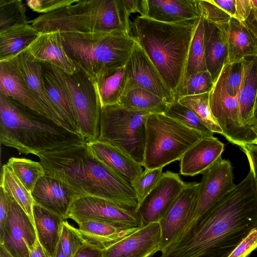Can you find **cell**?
I'll return each instance as SVG.
<instances>
[{"label":"cell","mask_w":257,"mask_h":257,"mask_svg":"<svg viewBox=\"0 0 257 257\" xmlns=\"http://www.w3.org/2000/svg\"><path fill=\"white\" fill-rule=\"evenodd\" d=\"M31 194L35 203L64 220L72 204L80 196L62 180L47 174L38 180Z\"/></svg>","instance_id":"ac0fdd59"},{"label":"cell","mask_w":257,"mask_h":257,"mask_svg":"<svg viewBox=\"0 0 257 257\" xmlns=\"http://www.w3.org/2000/svg\"><path fill=\"white\" fill-rule=\"evenodd\" d=\"M76 230L84 244L105 251L138 228L117 223L87 220L77 223Z\"/></svg>","instance_id":"7402d4cb"},{"label":"cell","mask_w":257,"mask_h":257,"mask_svg":"<svg viewBox=\"0 0 257 257\" xmlns=\"http://www.w3.org/2000/svg\"><path fill=\"white\" fill-rule=\"evenodd\" d=\"M214 82L208 71L185 76L175 94V100L182 97L209 93Z\"/></svg>","instance_id":"74e56055"},{"label":"cell","mask_w":257,"mask_h":257,"mask_svg":"<svg viewBox=\"0 0 257 257\" xmlns=\"http://www.w3.org/2000/svg\"><path fill=\"white\" fill-rule=\"evenodd\" d=\"M211 1L231 18H235V0H211Z\"/></svg>","instance_id":"f5cc1de1"},{"label":"cell","mask_w":257,"mask_h":257,"mask_svg":"<svg viewBox=\"0 0 257 257\" xmlns=\"http://www.w3.org/2000/svg\"><path fill=\"white\" fill-rule=\"evenodd\" d=\"M37 156L46 174L62 180L79 196L103 198L137 212L138 200L132 182L94 157L86 142Z\"/></svg>","instance_id":"7a4b0ae2"},{"label":"cell","mask_w":257,"mask_h":257,"mask_svg":"<svg viewBox=\"0 0 257 257\" xmlns=\"http://www.w3.org/2000/svg\"><path fill=\"white\" fill-rule=\"evenodd\" d=\"M242 62L243 78L239 93V111L243 124L252 132L250 126L254 123L253 112L257 91V56L246 57Z\"/></svg>","instance_id":"f1b7e54d"},{"label":"cell","mask_w":257,"mask_h":257,"mask_svg":"<svg viewBox=\"0 0 257 257\" xmlns=\"http://www.w3.org/2000/svg\"><path fill=\"white\" fill-rule=\"evenodd\" d=\"M243 78L242 61L229 63L226 78V87L228 93L233 96L239 92Z\"/></svg>","instance_id":"f6af8a7d"},{"label":"cell","mask_w":257,"mask_h":257,"mask_svg":"<svg viewBox=\"0 0 257 257\" xmlns=\"http://www.w3.org/2000/svg\"><path fill=\"white\" fill-rule=\"evenodd\" d=\"M224 150V145L217 138L203 137L180 159V174L185 176L202 174L222 158Z\"/></svg>","instance_id":"44dd1931"},{"label":"cell","mask_w":257,"mask_h":257,"mask_svg":"<svg viewBox=\"0 0 257 257\" xmlns=\"http://www.w3.org/2000/svg\"><path fill=\"white\" fill-rule=\"evenodd\" d=\"M15 60L20 72L48 113L49 118L72 132L69 125L58 112L45 91L40 63L31 60L25 50L15 57Z\"/></svg>","instance_id":"603a6c76"},{"label":"cell","mask_w":257,"mask_h":257,"mask_svg":"<svg viewBox=\"0 0 257 257\" xmlns=\"http://www.w3.org/2000/svg\"><path fill=\"white\" fill-rule=\"evenodd\" d=\"M118 103L131 110L150 114H164L168 106V103L163 99L139 88L125 91Z\"/></svg>","instance_id":"d6a6232c"},{"label":"cell","mask_w":257,"mask_h":257,"mask_svg":"<svg viewBox=\"0 0 257 257\" xmlns=\"http://www.w3.org/2000/svg\"><path fill=\"white\" fill-rule=\"evenodd\" d=\"M4 191L8 211L0 244H3L13 257H30L29 248L34 246L38 241L35 225L15 198Z\"/></svg>","instance_id":"4fadbf2b"},{"label":"cell","mask_w":257,"mask_h":257,"mask_svg":"<svg viewBox=\"0 0 257 257\" xmlns=\"http://www.w3.org/2000/svg\"><path fill=\"white\" fill-rule=\"evenodd\" d=\"M150 114L129 110L118 103L101 107L97 140L120 150L143 166Z\"/></svg>","instance_id":"ba28073f"},{"label":"cell","mask_w":257,"mask_h":257,"mask_svg":"<svg viewBox=\"0 0 257 257\" xmlns=\"http://www.w3.org/2000/svg\"><path fill=\"white\" fill-rule=\"evenodd\" d=\"M240 148L247 157L257 190V145L248 143Z\"/></svg>","instance_id":"7dc6e473"},{"label":"cell","mask_w":257,"mask_h":257,"mask_svg":"<svg viewBox=\"0 0 257 257\" xmlns=\"http://www.w3.org/2000/svg\"><path fill=\"white\" fill-rule=\"evenodd\" d=\"M94 81L101 107L117 104L125 88V66L106 70L100 73Z\"/></svg>","instance_id":"1f68e13d"},{"label":"cell","mask_w":257,"mask_h":257,"mask_svg":"<svg viewBox=\"0 0 257 257\" xmlns=\"http://www.w3.org/2000/svg\"><path fill=\"white\" fill-rule=\"evenodd\" d=\"M51 119L0 93V142L36 155L86 142Z\"/></svg>","instance_id":"277c9868"},{"label":"cell","mask_w":257,"mask_h":257,"mask_svg":"<svg viewBox=\"0 0 257 257\" xmlns=\"http://www.w3.org/2000/svg\"><path fill=\"white\" fill-rule=\"evenodd\" d=\"M199 187V183H186L181 193L159 222L161 227V252L193 220Z\"/></svg>","instance_id":"9a60e30c"},{"label":"cell","mask_w":257,"mask_h":257,"mask_svg":"<svg viewBox=\"0 0 257 257\" xmlns=\"http://www.w3.org/2000/svg\"><path fill=\"white\" fill-rule=\"evenodd\" d=\"M53 257H68L62 250L59 242Z\"/></svg>","instance_id":"9f6ffc18"},{"label":"cell","mask_w":257,"mask_h":257,"mask_svg":"<svg viewBox=\"0 0 257 257\" xmlns=\"http://www.w3.org/2000/svg\"><path fill=\"white\" fill-rule=\"evenodd\" d=\"M104 251L84 244L73 257H102Z\"/></svg>","instance_id":"816d5d0a"},{"label":"cell","mask_w":257,"mask_h":257,"mask_svg":"<svg viewBox=\"0 0 257 257\" xmlns=\"http://www.w3.org/2000/svg\"><path fill=\"white\" fill-rule=\"evenodd\" d=\"M125 69L126 83L124 91L139 88L152 92L168 104L175 101L174 92L164 82L155 66L137 42L125 64Z\"/></svg>","instance_id":"7c38bea8"},{"label":"cell","mask_w":257,"mask_h":257,"mask_svg":"<svg viewBox=\"0 0 257 257\" xmlns=\"http://www.w3.org/2000/svg\"><path fill=\"white\" fill-rule=\"evenodd\" d=\"M163 168L161 167L154 169H145L132 182L137 196L139 207L160 180L163 174Z\"/></svg>","instance_id":"60d3db41"},{"label":"cell","mask_w":257,"mask_h":257,"mask_svg":"<svg viewBox=\"0 0 257 257\" xmlns=\"http://www.w3.org/2000/svg\"><path fill=\"white\" fill-rule=\"evenodd\" d=\"M78 0H29L28 7L34 12L47 14L77 2Z\"/></svg>","instance_id":"ee69618b"},{"label":"cell","mask_w":257,"mask_h":257,"mask_svg":"<svg viewBox=\"0 0 257 257\" xmlns=\"http://www.w3.org/2000/svg\"><path fill=\"white\" fill-rule=\"evenodd\" d=\"M203 71H207V70L205 62L203 19L200 17L190 46L184 77Z\"/></svg>","instance_id":"d590c367"},{"label":"cell","mask_w":257,"mask_h":257,"mask_svg":"<svg viewBox=\"0 0 257 257\" xmlns=\"http://www.w3.org/2000/svg\"><path fill=\"white\" fill-rule=\"evenodd\" d=\"M178 101L193 111L212 132L222 135V130L210 107L209 93L184 96Z\"/></svg>","instance_id":"8d00e7d4"},{"label":"cell","mask_w":257,"mask_h":257,"mask_svg":"<svg viewBox=\"0 0 257 257\" xmlns=\"http://www.w3.org/2000/svg\"><path fill=\"white\" fill-rule=\"evenodd\" d=\"M164 114L199 132L205 137L213 136L214 133L193 111L177 100L168 104V108Z\"/></svg>","instance_id":"f35d334b"},{"label":"cell","mask_w":257,"mask_h":257,"mask_svg":"<svg viewBox=\"0 0 257 257\" xmlns=\"http://www.w3.org/2000/svg\"><path fill=\"white\" fill-rule=\"evenodd\" d=\"M28 24L21 0H0V31Z\"/></svg>","instance_id":"ab89813d"},{"label":"cell","mask_w":257,"mask_h":257,"mask_svg":"<svg viewBox=\"0 0 257 257\" xmlns=\"http://www.w3.org/2000/svg\"><path fill=\"white\" fill-rule=\"evenodd\" d=\"M7 164L31 192L38 180L46 174L40 162L28 159L12 157Z\"/></svg>","instance_id":"e575fe53"},{"label":"cell","mask_w":257,"mask_h":257,"mask_svg":"<svg viewBox=\"0 0 257 257\" xmlns=\"http://www.w3.org/2000/svg\"><path fill=\"white\" fill-rule=\"evenodd\" d=\"M59 243L63 252L68 257H73L84 245L77 232L76 228L65 220L62 222Z\"/></svg>","instance_id":"b9f144b4"},{"label":"cell","mask_w":257,"mask_h":257,"mask_svg":"<svg viewBox=\"0 0 257 257\" xmlns=\"http://www.w3.org/2000/svg\"><path fill=\"white\" fill-rule=\"evenodd\" d=\"M33 218L38 240L51 257L58 244L62 222L60 216L34 203Z\"/></svg>","instance_id":"f546056e"},{"label":"cell","mask_w":257,"mask_h":257,"mask_svg":"<svg viewBox=\"0 0 257 257\" xmlns=\"http://www.w3.org/2000/svg\"><path fill=\"white\" fill-rule=\"evenodd\" d=\"M257 227V190L251 171L219 202L191 221L160 257H228Z\"/></svg>","instance_id":"6da1fadb"},{"label":"cell","mask_w":257,"mask_h":257,"mask_svg":"<svg viewBox=\"0 0 257 257\" xmlns=\"http://www.w3.org/2000/svg\"><path fill=\"white\" fill-rule=\"evenodd\" d=\"M257 248V227L253 229L228 257H248Z\"/></svg>","instance_id":"bcb514c9"},{"label":"cell","mask_w":257,"mask_h":257,"mask_svg":"<svg viewBox=\"0 0 257 257\" xmlns=\"http://www.w3.org/2000/svg\"><path fill=\"white\" fill-rule=\"evenodd\" d=\"M203 26L206 65L214 83L227 59L228 46L225 26H218L204 19Z\"/></svg>","instance_id":"484cf974"},{"label":"cell","mask_w":257,"mask_h":257,"mask_svg":"<svg viewBox=\"0 0 257 257\" xmlns=\"http://www.w3.org/2000/svg\"><path fill=\"white\" fill-rule=\"evenodd\" d=\"M198 12L201 17L220 27H224L231 17L213 4L211 0H196Z\"/></svg>","instance_id":"7bdbcfd3"},{"label":"cell","mask_w":257,"mask_h":257,"mask_svg":"<svg viewBox=\"0 0 257 257\" xmlns=\"http://www.w3.org/2000/svg\"><path fill=\"white\" fill-rule=\"evenodd\" d=\"M61 38L75 66L93 80L106 70L124 66L136 44L130 35L115 32H65Z\"/></svg>","instance_id":"8992f818"},{"label":"cell","mask_w":257,"mask_h":257,"mask_svg":"<svg viewBox=\"0 0 257 257\" xmlns=\"http://www.w3.org/2000/svg\"><path fill=\"white\" fill-rule=\"evenodd\" d=\"M203 137L199 132L165 114H151L146 122L143 166L145 169L164 168L180 160Z\"/></svg>","instance_id":"52a82bcc"},{"label":"cell","mask_w":257,"mask_h":257,"mask_svg":"<svg viewBox=\"0 0 257 257\" xmlns=\"http://www.w3.org/2000/svg\"><path fill=\"white\" fill-rule=\"evenodd\" d=\"M224 30L229 63L241 62L247 57L257 56V38L242 22L231 18Z\"/></svg>","instance_id":"83f0119b"},{"label":"cell","mask_w":257,"mask_h":257,"mask_svg":"<svg viewBox=\"0 0 257 257\" xmlns=\"http://www.w3.org/2000/svg\"><path fill=\"white\" fill-rule=\"evenodd\" d=\"M40 64L45 89L49 99L62 118L69 125L72 132L81 136L76 125L68 90L55 66L47 63H40Z\"/></svg>","instance_id":"cb8c5ba5"},{"label":"cell","mask_w":257,"mask_h":257,"mask_svg":"<svg viewBox=\"0 0 257 257\" xmlns=\"http://www.w3.org/2000/svg\"><path fill=\"white\" fill-rule=\"evenodd\" d=\"M8 211V203L6 193L0 186V241L3 238Z\"/></svg>","instance_id":"c3c4849f"},{"label":"cell","mask_w":257,"mask_h":257,"mask_svg":"<svg viewBox=\"0 0 257 257\" xmlns=\"http://www.w3.org/2000/svg\"><path fill=\"white\" fill-rule=\"evenodd\" d=\"M200 18L167 23L140 16L131 23L130 35L174 95L184 77L190 46Z\"/></svg>","instance_id":"3957f363"},{"label":"cell","mask_w":257,"mask_h":257,"mask_svg":"<svg viewBox=\"0 0 257 257\" xmlns=\"http://www.w3.org/2000/svg\"><path fill=\"white\" fill-rule=\"evenodd\" d=\"M185 185L178 173L169 171L163 173L157 185L139 207L137 212L142 226L159 222Z\"/></svg>","instance_id":"2e32d148"},{"label":"cell","mask_w":257,"mask_h":257,"mask_svg":"<svg viewBox=\"0 0 257 257\" xmlns=\"http://www.w3.org/2000/svg\"><path fill=\"white\" fill-rule=\"evenodd\" d=\"M147 17L167 23L200 18L196 0H147Z\"/></svg>","instance_id":"4316f807"},{"label":"cell","mask_w":257,"mask_h":257,"mask_svg":"<svg viewBox=\"0 0 257 257\" xmlns=\"http://www.w3.org/2000/svg\"><path fill=\"white\" fill-rule=\"evenodd\" d=\"M0 93L49 118L20 72L15 57L0 62Z\"/></svg>","instance_id":"d6986e66"},{"label":"cell","mask_w":257,"mask_h":257,"mask_svg":"<svg viewBox=\"0 0 257 257\" xmlns=\"http://www.w3.org/2000/svg\"><path fill=\"white\" fill-rule=\"evenodd\" d=\"M160 240L159 223H151L104 251L102 257H151L160 251Z\"/></svg>","instance_id":"e0dca14e"},{"label":"cell","mask_w":257,"mask_h":257,"mask_svg":"<svg viewBox=\"0 0 257 257\" xmlns=\"http://www.w3.org/2000/svg\"><path fill=\"white\" fill-rule=\"evenodd\" d=\"M25 51L33 61L52 64L67 74L76 69L65 52L59 31L40 32Z\"/></svg>","instance_id":"ffe728a7"},{"label":"cell","mask_w":257,"mask_h":257,"mask_svg":"<svg viewBox=\"0 0 257 257\" xmlns=\"http://www.w3.org/2000/svg\"><path fill=\"white\" fill-rule=\"evenodd\" d=\"M0 186L15 198L34 224L33 207L35 202L31 192L7 164L2 168Z\"/></svg>","instance_id":"836d02e7"},{"label":"cell","mask_w":257,"mask_h":257,"mask_svg":"<svg viewBox=\"0 0 257 257\" xmlns=\"http://www.w3.org/2000/svg\"><path fill=\"white\" fill-rule=\"evenodd\" d=\"M76 67L73 73L68 74L55 66L68 90L79 134L87 141H95L99 134V98L94 81L81 68Z\"/></svg>","instance_id":"9c48e42d"},{"label":"cell","mask_w":257,"mask_h":257,"mask_svg":"<svg viewBox=\"0 0 257 257\" xmlns=\"http://www.w3.org/2000/svg\"><path fill=\"white\" fill-rule=\"evenodd\" d=\"M250 128L252 132L253 133L255 137V140L252 144L257 145V123L252 124L250 126Z\"/></svg>","instance_id":"91938a15"},{"label":"cell","mask_w":257,"mask_h":257,"mask_svg":"<svg viewBox=\"0 0 257 257\" xmlns=\"http://www.w3.org/2000/svg\"><path fill=\"white\" fill-rule=\"evenodd\" d=\"M251 10V0H235V19L240 22L246 20Z\"/></svg>","instance_id":"f907efd6"},{"label":"cell","mask_w":257,"mask_h":257,"mask_svg":"<svg viewBox=\"0 0 257 257\" xmlns=\"http://www.w3.org/2000/svg\"><path fill=\"white\" fill-rule=\"evenodd\" d=\"M122 0H78L31 21L40 32L121 33L130 35L131 21Z\"/></svg>","instance_id":"5b68a950"},{"label":"cell","mask_w":257,"mask_h":257,"mask_svg":"<svg viewBox=\"0 0 257 257\" xmlns=\"http://www.w3.org/2000/svg\"><path fill=\"white\" fill-rule=\"evenodd\" d=\"M40 32L28 24L0 31V62L9 60L25 50Z\"/></svg>","instance_id":"4dcf8cb0"},{"label":"cell","mask_w":257,"mask_h":257,"mask_svg":"<svg viewBox=\"0 0 257 257\" xmlns=\"http://www.w3.org/2000/svg\"><path fill=\"white\" fill-rule=\"evenodd\" d=\"M228 67L229 63L226 61L209 92V105L222 130V135L230 143L240 147L252 143L255 137L243 124L239 107V92L234 96L228 92L226 78Z\"/></svg>","instance_id":"30bf717a"},{"label":"cell","mask_w":257,"mask_h":257,"mask_svg":"<svg viewBox=\"0 0 257 257\" xmlns=\"http://www.w3.org/2000/svg\"><path fill=\"white\" fill-rule=\"evenodd\" d=\"M202 175L192 221L219 202L236 186L234 183L233 168L228 160L221 158Z\"/></svg>","instance_id":"5bb4252c"},{"label":"cell","mask_w":257,"mask_h":257,"mask_svg":"<svg viewBox=\"0 0 257 257\" xmlns=\"http://www.w3.org/2000/svg\"><path fill=\"white\" fill-rule=\"evenodd\" d=\"M257 38V9H253L246 20L242 23Z\"/></svg>","instance_id":"db71d44e"},{"label":"cell","mask_w":257,"mask_h":257,"mask_svg":"<svg viewBox=\"0 0 257 257\" xmlns=\"http://www.w3.org/2000/svg\"><path fill=\"white\" fill-rule=\"evenodd\" d=\"M252 8L257 9V0H251Z\"/></svg>","instance_id":"94428289"},{"label":"cell","mask_w":257,"mask_h":257,"mask_svg":"<svg viewBox=\"0 0 257 257\" xmlns=\"http://www.w3.org/2000/svg\"><path fill=\"white\" fill-rule=\"evenodd\" d=\"M77 223L96 220L117 223L140 228L141 221L138 212L122 208L103 198L92 196H80L72 204L67 219Z\"/></svg>","instance_id":"8fae6325"},{"label":"cell","mask_w":257,"mask_h":257,"mask_svg":"<svg viewBox=\"0 0 257 257\" xmlns=\"http://www.w3.org/2000/svg\"><path fill=\"white\" fill-rule=\"evenodd\" d=\"M253 118H254V123H257V91H256V96H255L254 104V107H253Z\"/></svg>","instance_id":"680465c9"},{"label":"cell","mask_w":257,"mask_h":257,"mask_svg":"<svg viewBox=\"0 0 257 257\" xmlns=\"http://www.w3.org/2000/svg\"><path fill=\"white\" fill-rule=\"evenodd\" d=\"M122 2L130 15L138 13L140 16H146L147 0H122Z\"/></svg>","instance_id":"681fc988"},{"label":"cell","mask_w":257,"mask_h":257,"mask_svg":"<svg viewBox=\"0 0 257 257\" xmlns=\"http://www.w3.org/2000/svg\"><path fill=\"white\" fill-rule=\"evenodd\" d=\"M0 257H13L2 244H0Z\"/></svg>","instance_id":"6f0895ef"},{"label":"cell","mask_w":257,"mask_h":257,"mask_svg":"<svg viewBox=\"0 0 257 257\" xmlns=\"http://www.w3.org/2000/svg\"><path fill=\"white\" fill-rule=\"evenodd\" d=\"M29 250L30 257H51L38 240L34 246L29 248Z\"/></svg>","instance_id":"11a10c76"},{"label":"cell","mask_w":257,"mask_h":257,"mask_svg":"<svg viewBox=\"0 0 257 257\" xmlns=\"http://www.w3.org/2000/svg\"><path fill=\"white\" fill-rule=\"evenodd\" d=\"M92 156L132 182L143 172L142 165L120 150L98 140L87 141Z\"/></svg>","instance_id":"d4e9b609"}]
</instances>
